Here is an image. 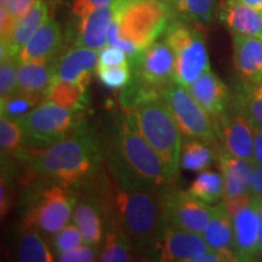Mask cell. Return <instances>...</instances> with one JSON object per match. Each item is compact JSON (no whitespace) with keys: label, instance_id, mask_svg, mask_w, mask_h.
Returning a JSON list of instances; mask_svg holds the SVG:
<instances>
[{"label":"cell","instance_id":"cell-1","mask_svg":"<svg viewBox=\"0 0 262 262\" xmlns=\"http://www.w3.org/2000/svg\"><path fill=\"white\" fill-rule=\"evenodd\" d=\"M85 193L100 203L106 228L125 234L141 254L156 253L157 244L168 226L163 191L119 180L104 165L84 186Z\"/></svg>","mask_w":262,"mask_h":262},{"label":"cell","instance_id":"cell-2","mask_svg":"<svg viewBox=\"0 0 262 262\" xmlns=\"http://www.w3.org/2000/svg\"><path fill=\"white\" fill-rule=\"evenodd\" d=\"M19 159L41 178L64 187H84L102 166V152L95 134L85 123L72 135L50 146L32 147Z\"/></svg>","mask_w":262,"mask_h":262},{"label":"cell","instance_id":"cell-3","mask_svg":"<svg viewBox=\"0 0 262 262\" xmlns=\"http://www.w3.org/2000/svg\"><path fill=\"white\" fill-rule=\"evenodd\" d=\"M106 166L116 178L163 191L173 180L162 158L137 129L133 114L125 112L112 146L108 149Z\"/></svg>","mask_w":262,"mask_h":262},{"label":"cell","instance_id":"cell-4","mask_svg":"<svg viewBox=\"0 0 262 262\" xmlns=\"http://www.w3.org/2000/svg\"><path fill=\"white\" fill-rule=\"evenodd\" d=\"M137 129L157 150L172 180L178 176L182 139L179 125L162 97L141 103L131 112Z\"/></svg>","mask_w":262,"mask_h":262},{"label":"cell","instance_id":"cell-5","mask_svg":"<svg viewBox=\"0 0 262 262\" xmlns=\"http://www.w3.org/2000/svg\"><path fill=\"white\" fill-rule=\"evenodd\" d=\"M120 38L141 51L165 34L173 16L164 0H124L114 3Z\"/></svg>","mask_w":262,"mask_h":262},{"label":"cell","instance_id":"cell-6","mask_svg":"<svg viewBox=\"0 0 262 262\" xmlns=\"http://www.w3.org/2000/svg\"><path fill=\"white\" fill-rule=\"evenodd\" d=\"M78 194L73 188L56 182L34 187L22 226L38 229L44 237H54L70 224Z\"/></svg>","mask_w":262,"mask_h":262},{"label":"cell","instance_id":"cell-7","mask_svg":"<svg viewBox=\"0 0 262 262\" xmlns=\"http://www.w3.org/2000/svg\"><path fill=\"white\" fill-rule=\"evenodd\" d=\"M164 40L175 54L173 80L188 88L210 70L204 33L201 27L173 18L164 34Z\"/></svg>","mask_w":262,"mask_h":262},{"label":"cell","instance_id":"cell-8","mask_svg":"<svg viewBox=\"0 0 262 262\" xmlns=\"http://www.w3.org/2000/svg\"><path fill=\"white\" fill-rule=\"evenodd\" d=\"M83 113L84 111L42 101L31 112L16 120L24 129L26 145L41 148L66 139L79 129L84 124Z\"/></svg>","mask_w":262,"mask_h":262},{"label":"cell","instance_id":"cell-9","mask_svg":"<svg viewBox=\"0 0 262 262\" xmlns=\"http://www.w3.org/2000/svg\"><path fill=\"white\" fill-rule=\"evenodd\" d=\"M160 97L168 106L182 135L191 139L203 140L216 150L220 149L214 120L192 96L187 88L172 80L163 88L160 91Z\"/></svg>","mask_w":262,"mask_h":262},{"label":"cell","instance_id":"cell-10","mask_svg":"<svg viewBox=\"0 0 262 262\" xmlns=\"http://www.w3.org/2000/svg\"><path fill=\"white\" fill-rule=\"evenodd\" d=\"M163 205L168 225L195 233L205 231L214 212V206L172 185L163 189Z\"/></svg>","mask_w":262,"mask_h":262},{"label":"cell","instance_id":"cell-11","mask_svg":"<svg viewBox=\"0 0 262 262\" xmlns=\"http://www.w3.org/2000/svg\"><path fill=\"white\" fill-rule=\"evenodd\" d=\"M129 62L133 79L159 93L173 80L175 54L165 40L155 41Z\"/></svg>","mask_w":262,"mask_h":262},{"label":"cell","instance_id":"cell-12","mask_svg":"<svg viewBox=\"0 0 262 262\" xmlns=\"http://www.w3.org/2000/svg\"><path fill=\"white\" fill-rule=\"evenodd\" d=\"M220 148L232 156L253 160V125L247 116L231 101L226 112L212 118Z\"/></svg>","mask_w":262,"mask_h":262},{"label":"cell","instance_id":"cell-13","mask_svg":"<svg viewBox=\"0 0 262 262\" xmlns=\"http://www.w3.org/2000/svg\"><path fill=\"white\" fill-rule=\"evenodd\" d=\"M209 249L201 233L168 225L157 244L156 253L162 261L191 262Z\"/></svg>","mask_w":262,"mask_h":262},{"label":"cell","instance_id":"cell-14","mask_svg":"<svg viewBox=\"0 0 262 262\" xmlns=\"http://www.w3.org/2000/svg\"><path fill=\"white\" fill-rule=\"evenodd\" d=\"M233 251L238 261L260 260L258 251V214L253 201L233 215Z\"/></svg>","mask_w":262,"mask_h":262},{"label":"cell","instance_id":"cell-15","mask_svg":"<svg viewBox=\"0 0 262 262\" xmlns=\"http://www.w3.org/2000/svg\"><path fill=\"white\" fill-rule=\"evenodd\" d=\"M63 52V35L61 26L54 18L48 17L32 38L18 52L19 62L52 61Z\"/></svg>","mask_w":262,"mask_h":262},{"label":"cell","instance_id":"cell-16","mask_svg":"<svg viewBox=\"0 0 262 262\" xmlns=\"http://www.w3.org/2000/svg\"><path fill=\"white\" fill-rule=\"evenodd\" d=\"M97 66V50L85 47H74L57 58L54 81H72L88 88L93 78V72L96 71Z\"/></svg>","mask_w":262,"mask_h":262},{"label":"cell","instance_id":"cell-17","mask_svg":"<svg viewBox=\"0 0 262 262\" xmlns=\"http://www.w3.org/2000/svg\"><path fill=\"white\" fill-rule=\"evenodd\" d=\"M220 171L225 182L224 199H231L251 193V182L255 171L253 160L232 156L224 149H219L216 155Z\"/></svg>","mask_w":262,"mask_h":262},{"label":"cell","instance_id":"cell-18","mask_svg":"<svg viewBox=\"0 0 262 262\" xmlns=\"http://www.w3.org/2000/svg\"><path fill=\"white\" fill-rule=\"evenodd\" d=\"M187 90L211 118L226 112L232 101V94L227 85L211 70L204 72L194 83L189 85Z\"/></svg>","mask_w":262,"mask_h":262},{"label":"cell","instance_id":"cell-19","mask_svg":"<svg viewBox=\"0 0 262 262\" xmlns=\"http://www.w3.org/2000/svg\"><path fill=\"white\" fill-rule=\"evenodd\" d=\"M233 35V62L241 80L262 84V39Z\"/></svg>","mask_w":262,"mask_h":262},{"label":"cell","instance_id":"cell-20","mask_svg":"<svg viewBox=\"0 0 262 262\" xmlns=\"http://www.w3.org/2000/svg\"><path fill=\"white\" fill-rule=\"evenodd\" d=\"M49 17L48 5L44 0H35L32 8L16 21L10 35L0 44V58L17 56L26 42L32 38L42 22Z\"/></svg>","mask_w":262,"mask_h":262},{"label":"cell","instance_id":"cell-21","mask_svg":"<svg viewBox=\"0 0 262 262\" xmlns=\"http://www.w3.org/2000/svg\"><path fill=\"white\" fill-rule=\"evenodd\" d=\"M116 15L114 5L98 9L80 17L74 47H85L100 51L108 42V32Z\"/></svg>","mask_w":262,"mask_h":262},{"label":"cell","instance_id":"cell-22","mask_svg":"<svg viewBox=\"0 0 262 262\" xmlns=\"http://www.w3.org/2000/svg\"><path fill=\"white\" fill-rule=\"evenodd\" d=\"M73 220L83 233L85 244L98 247L106 233V220L100 203L85 193L78 195L73 211Z\"/></svg>","mask_w":262,"mask_h":262},{"label":"cell","instance_id":"cell-23","mask_svg":"<svg viewBox=\"0 0 262 262\" xmlns=\"http://www.w3.org/2000/svg\"><path fill=\"white\" fill-rule=\"evenodd\" d=\"M219 18L232 34L250 35L262 39V11L244 5L238 0H224Z\"/></svg>","mask_w":262,"mask_h":262},{"label":"cell","instance_id":"cell-24","mask_svg":"<svg viewBox=\"0 0 262 262\" xmlns=\"http://www.w3.org/2000/svg\"><path fill=\"white\" fill-rule=\"evenodd\" d=\"M206 244L224 255L226 261H238L233 251V219L226 210L224 203L214 206V212L203 232Z\"/></svg>","mask_w":262,"mask_h":262},{"label":"cell","instance_id":"cell-25","mask_svg":"<svg viewBox=\"0 0 262 262\" xmlns=\"http://www.w3.org/2000/svg\"><path fill=\"white\" fill-rule=\"evenodd\" d=\"M56 60L19 62L16 91L37 95L44 98L55 78Z\"/></svg>","mask_w":262,"mask_h":262},{"label":"cell","instance_id":"cell-26","mask_svg":"<svg viewBox=\"0 0 262 262\" xmlns=\"http://www.w3.org/2000/svg\"><path fill=\"white\" fill-rule=\"evenodd\" d=\"M173 18L181 19L198 27H205L219 17L220 0H164Z\"/></svg>","mask_w":262,"mask_h":262},{"label":"cell","instance_id":"cell-27","mask_svg":"<svg viewBox=\"0 0 262 262\" xmlns=\"http://www.w3.org/2000/svg\"><path fill=\"white\" fill-rule=\"evenodd\" d=\"M55 255L38 229L22 226L16 258L22 262H52Z\"/></svg>","mask_w":262,"mask_h":262},{"label":"cell","instance_id":"cell-28","mask_svg":"<svg viewBox=\"0 0 262 262\" xmlns=\"http://www.w3.org/2000/svg\"><path fill=\"white\" fill-rule=\"evenodd\" d=\"M141 251L133 242L114 228H107L101 247L98 261L102 262H129L141 256Z\"/></svg>","mask_w":262,"mask_h":262},{"label":"cell","instance_id":"cell-29","mask_svg":"<svg viewBox=\"0 0 262 262\" xmlns=\"http://www.w3.org/2000/svg\"><path fill=\"white\" fill-rule=\"evenodd\" d=\"M216 150L211 145L199 139L187 137L182 142L180 153V168L188 171L199 172L209 169L216 159Z\"/></svg>","mask_w":262,"mask_h":262},{"label":"cell","instance_id":"cell-30","mask_svg":"<svg viewBox=\"0 0 262 262\" xmlns=\"http://www.w3.org/2000/svg\"><path fill=\"white\" fill-rule=\"evenodd\" d=\"M44 101H50L71 110L85 111L89 104L88 88L72 81L55 80L45 93Z\"/></svg>","mask_w":262,"mask_h":262},{"label":"cell","instance_id":"cell-31","mask_svg":"<svg viewBox=\"0 0 262 262\" xmlns=\"http://www.w3.org/2000/svg\"><path fill=\"white\" fill-rule=\"evenodd\" d=\"M232 102L247 116L251 124L262 126V84L242 80L232 94Z\"/></svg>","mask_w":262,"mask_h":262},{"label":"cell","instance_id":"cell-32","mask_svg":"<svg viewBox=\"0 0 262 262\" xmlns=\"http://www.w3.org/2000/svg\"><path fill=\"white\" fill-rule=\"evenodd\" d=\"M188 191L208 204H215L224 198L225 182L222 173L214 170L199 171L195 179L189 185Z\"/></svg>","mask_w":262,"mask_h":262},{"label":"cell","instance_id":"cell-33","mask_svg":"<svg viewBox=\"0 0 262 262\" xmlns=\"http://www.w3.org/2000/svg\"><path fill=\"white\" fill-rule=\"evenodd\" d=\"M25 133L16 119L0 118V148L2 158H21L25 152Z\"/></svg>","mask_w":262,"mask_h":262},{"label":"cell","instance_id":"cell-34","mask_svg":"<svg viewBox=\"0 0 262 262\" xmlns=\"http://www.w3.org/2000/svg\"><path fill=\"white\" fill-rule=\"evenodd\" d=\"M44 98L41 96L15 91L14 94L2 98V103H0L2 116L9 117L11 119H18L31 112L33 108L40 104Z\"/></svg>","mask_w":262,"mask_h":262},{"label":"cell","instance_id":"cell-35","mask_svg":"<svg viewBox=\"0 0 262 262\" xmlns=\"http://www.w3.org/2000/svg\"><path fill=\"white\" fill-rule=\"evenodd\" d=\"M96 74L104 86L110 89H124L133 80L130 62L118 66H97Z\"/></svg>","mask_w":262,"mask_h":262},{"label":"cell","instance_id":"cell-36","mask_svg":"<svg viewBox=\"0 0 262 262\" xmlns=\"http://www.w3.org/2000/svg\"><path fill=\"white\" fill-rule=\"evenodd\" d=\"M84 237L77 225L68 224L58 233L51 237V245L55 254H60L62 251L71 250L79 245H83Z\"/></svg>","mask_w":262,"mask_h":262},{"label":"cell","instance_id":"cell-37","mask_svg":"<svg viewBox=\"0 0 262 262\" xmlns=\"http://www.w3.org/2000/svg\"><path fill=\"white\" fill-rule=\"evenodd\" d=\"M2 181H0V212L2 217L9 214L11 210L12 199L15 194V185L12 183L14 173L12 166L10 165L8 158H2Z\"/></svg>","mask_w":262,"mask_h":262},{"label":"cell","instance_id":"cell-38","mask_svg":"<svg viewBox=\"0 0 262 262\" xmlns=\"http://www.w3.org/2000/svg\"><path fill=\"white\" fill-rule=\"evenodd\" d=\"M18 57L8 56L2 60L0 64V96L6 97L14 94L17 88Z\"/></svg>","mask_w":262,"mask_h":262},{"label":"cell","instance_id":"cell-39","mask_svg":"<svg viewBox=\"0 0 262 262\" xmlns=\"http://www.w3.org/2000/svg\"><path fill=\"white\" fill-rule=\"evenodd\" d=\"M98 247L85 244L71 250L62 251L56 255V260L61 262H93L98 260Z\"/></svg>","mask_w":262,"mask_h":262},{"label":"cell","instance_id":"cell-40","mask_svg":"<svg viewBox=\"0 0 262 262\" xmlns=\"http://www.w3.org/2000/svg\"><path fill=\"white\" fill-rule=\"evenodd\" d=\"M114 2L116 0H72L71 9L75 17L80 18L98 9L113 5Z\"/></svg>","mask_w":262,"mask_h":262},{"label":"cell","instance_id":"cell-41","mask_svg":"<svg viewBox=\"0 0 262 262\" xmlns=\"http://www.w3.org/2000/svg\"><path fill=\"white\" fill-rule=\"evenodd\" d=\"M129 62V57L122 49L106 45L98 52V64L100 66H118Z\"/></svg>","mask_w":262,"mask_h":262},{"label":"cell","instance_id":"cell-42","mask_svg":"<svg viewBox=\"0 0 262 262\" xmlns=\"http://www.w3.org/2000/svg\"><path fill=\"white\" fill-rule=\"evenodd\" d=\"M34 3L35 0H5L4 4L2 5L5 6L12 17L18 19L32 8Z\"/></svg>","mask_w":262,"mask_h":262},{"label":"cell","instance_id":"cell-43","mask_svg":"<svg viewBox=\"0 0 262 262\" xmlns=\"http://www.w3.org/2000/svg\"><path fill=\"white\" fill-rule=\"evenodd\" d=\"M253 201V194L249 193V194L242 195V196H235V198H231V199H224V205L226 208V210L229 215L233 217V215L237 212L238 210H241L242 208H244L245 205H248L249 203H251Z\"/></svg>","mask_w":262,"mask_h":262},{"label":"cell","instance_id":"cell-44","mask_svg":"<svg viewBox=\"0 0 262 262\" xmlns=\"http://www.w3.org/2000/svg\"><path fill=\"white\" fill-rule=\"evenodd\" d=\"M16 21L17 19L12 17L5 6L2 5V8H0V34H2V40L9 37L10 33L14 29Z\"/></svg>","mask_w":262,"mask_h":262},{"label":"cell","instance_id":"cell-45","mask_svg":"<svg viewBox=\"0 0 262 262\" xmlns=\"http://www.w3.org/2000/svg\"><path fill=\"white\" fill-rule=\"evenodd\" d=\"M253 125V134H254V157L253 162L258 165L262 164V126Z\"/></svg>","mask_w":262,"mask_h":262},{"label":"cell","instance_id":"cell-46","mask_svg":"<svg viewBox=\"0 0 262 262\" xmlns=\"http://www.w3.org/2000/svg\"><path fill=\"white\" fill-rule=\"evenodd\" d=\"M251 194L254 198L262 199V164L255 166L253 182H251Z\"/></svg>","mask_w":262,"mask_h":262},{"label":"cell","instance_id":"cell-47","mask_svg":"<svg viewBox=\"0 0 262 262\" xmlns=\"http://www.w3.org/2000/svg\"><path fill=\"white\" fill-rule=\"evenodd\" d=\"M226 261V258L224 255L219 251L212 250V249H209L208 251L203 253L199 256H196L193 258L191 262H224Z\"/></svg>","mask_w":262,"mask_h":262},{"label":"cell","instance_id":"cell-48","mask_svg":"<svg viewBox=\"0 0 262 262\" xmlns=\"http://www.w3.org/2000/svg\"><path fill=\"white\" fill-rule=\"evenodd\" d=\"M255 203H256L257 214H258V222H260V229H258V251H260V260L262 256V204L258 199L254 198Z\"/></svg>","mask_w":262,"mask_h":262},{"label":"cell","instance_id":"cell-49","mask_svg":"<svg viewBox=\"0 0 262 262\" xmlns=\"http://www.w3.org/2000/svg\"><path fill=\"white\" fill-rule=\"evenodd\" d=\"M238 2L243 3L244 5L250 6V8L261 10L262 11V0H238Z\"/></svg>","mask_w":262,"mask_h":262},{"label":"cell","instance_id":"cell-50","mask_svg":"<svg viewBox=\"0 0 262 262\" xmlns=\"http://www.w3.org/2000/svg\"><path fill=\"white\" fill-rule=\"evenodd\" d=\"M0 2H2V4H4V2H5V0H0Z\"/></svg>","mask_w":262,"mask_h":262},{"label":"cell","instance_id":"cell-51","mask_svg":"<svg viewBox=\"0 0 262 262\" xmlns=\"http://www.w3.org/2000/svg\"><path fill=\"white\" fill-rule=\"evenodd\" d=\"M257 199V198H256ZM258 201H260L261 202V204H262V199H258Z\"/></svg>","mask_w":262,"mask_h":262},{"label":"cell","instance_id":"cell-52","mask_svg":"<svg viewBox=\"0 0 262 262\" xmlns=\"http://www.w3.org/2000/svg\"><path fill=\"white\" fill-rule=\"evenodd\" d=\"M261 260H262V256H261Z\"/></svg>","mask_w":262,"mask_h":262}]
</instances>
